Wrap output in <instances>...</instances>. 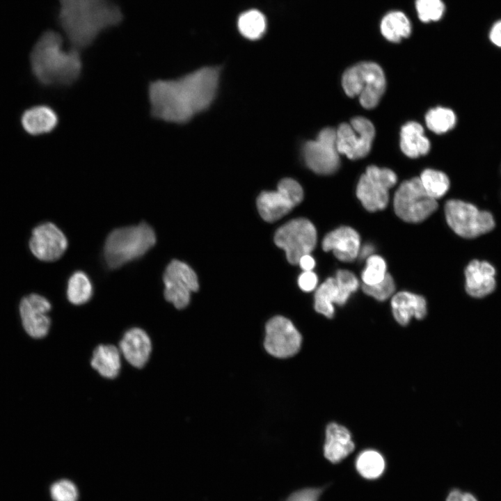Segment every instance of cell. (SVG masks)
Listing matches in <instances>:
<instances>
[{
	"instance_id": "1",
	"label": "cell",
	"mask_w": 501,
	"mask_h": 501,
	"mask_svg": "<svg viewBox=\"0 0 501 501\" xmlns=\"http://www.w3.org/2000/svg\"><path fill=\"white\" fill-rule=\"evenodd\" d=\"M221 67L205 66L175 79H159L148 88L152 116L184 124L206 111L218 88Z\"/></svg>"
},
{
	"instance_id": "2",
	"label": "cell",
	"mask_w": 501,
	"mask_h": 501,
	"mask_svg": "<svg viewBox=\"0 0 501 501\" xmlns=\"http://www.w3.org/2000/svg\"><path fill=\"white\" fill-rule=\"evenodd\" d=\"M58 23L70 47L81 50L104 31L122 22L120 8L110 0H58Z\"/></svg>"
},
{
	"instance_id": "3",
	"label": "cell",
	"mask_w": 501,
	"mask_h": 501,
	"mask_svg": "<svg viewBox=\"0 0 501 501\" xmlns=\"http://www.w3.org/2000/svg\"><path fill=\"white\" fill-rule=\"evenodd\" d=\"M30 62L35 77L47 86L74 84L82 70L79 50L65 49L62 35L53 30L40 35L31 52Z\"/></svg>"
},
{
	"instance_id": "4",
	"label": "cell",
	"mask_w": 501,
	"mask_h": 501,
	"mask_svg": "<svg viewBox=\"0 0 501 501\" xmlns=\"http://www.w3.org/2000/svg\"><path fill=\"white\" fill-rule=\"evenodd\" d=\"M155 243V232L146 223L116 228L105 241L104 261L110 269L119 268L142 257Z\"/></svg>"
},
{
	"instance_id": "5",
	"label": "cell",
	"mask_w": 501,
	"mask_h": 501,
	"mask_svg": "<svg viewBox=\"0 0 501 501\" xmlns=\"http://www.w3.org/2000/svg\"><path fill=\"white\" fill-rule=\"evenodd\" d=\"M342 85L348 96H358L362 106L370 109L378 104L385 91V78L378 64L363 62L344 72Z\"/></svg>"
},
{
	"instance_id": "6",
	"label": "cell",
	"mask_w": 501,
	"mask_h": 501,
	"mask_svg": "<svg viewBox=\"0 0 501 501\" xmlns=\"http://www.w3.org/2000/svg\"><path fill=\"white\" fill-rule=\"evenodd\" d=\"M393 207L395 214L408 223H420L438 207L436 200L425 191L420 177L403 182L397 189Z\"/></svg>"
},
{
	"instance_id": "7",
	"label": "cell",
	"mask_w": 501,
	"mask_h": 501,
	"mask_svg": "<svg viewBox=\"0 0 501 501\" xmlns=\"http://www.w3.org/2000/svg\"><path fill=\"white\" fill-rule=\"evenodd\" d=\"M447 222L453 231L464 238H474L491 231L495 221L491 213L459 200H450L445 205Z\"/></svg>"
},
{
	"instance_id": "8",
	"label": "cell",
	"mask_w": 501,
	"mask_h": 501,
	"mask_svg": "<svg viewBox=\"0 0 501 501\" xmlns=\"http://www.w3.org/2000/svg\"><path fill=\"white\" fill-rule=\"evenodd\" d=\"M276 244L286 253L288 262L299 263L300 258L310 253L317 244V231L308 219L299 218L280 227L274 237Z\"/></svg>"
},
{
	"instance_id": "9",
	"label": "cell",
	"mask_w": 501,
	"mask_h": 501,
	"mask_svg": "<svg viewBox=\"0 0 501 501\" xmlns=\"http://www.w3.org/2000/svg\"><path fill=\"white\" fill-rule=\"evenodd\" d=\"M396 182L397 175L390 169L369 166L358 181L357 197L367 211L383 210L388 203V189Z\"/></svg>"
},
{
	"instance_id": "10",
	"label": "cell",
	"mask_w": 501,
	"mask_h": 501,
	"mask_svg": "<svg viewBox=\"0 0 501 501\" xmlns=\"http://www.w3.org/2000/svg\"><path fill=\"white\" fill-rule=\"evenodd\" d=\"M301 186L292 178L280 181L276 191H263L257 198V205L262 218L275 221L289 213L303 200Z\"/></svg>"
},
{
	"instance_id": "11",
	"label": "cell",
	"mask_w": 501,
	"mask_h": 501,
	"mask_svg": "<svg viewBox=\"0 0 501 501\" xmlns=\"http://www.w3.org/2000/svg\"><path fill=\"white\" fill-rule=\"evenodd\" d=\"M302 156L306 166L315 173H334L340 166L336 129L326 127L320 131L315 140L305 142L302 147Z\"/></svg>"
},
{
	"instance_id": "12",
	"label": "cell",
	"mask_w": 501,
	"mask_h": 501,
	"mask_svg": "<svg viewBox=\"0 0 501 501\" xmlns=\"http://www.w3.org/2000/svg\"><path fill=\"white\" fill-rule=\"evenodd\" d=\"M374 135V125L368 119L355 117L336 129L337 150L350 159L363 158L369 153Z\"/></svg>"
},
{
	"instance_id": "13",
	"label": "cell",
	"mask_w": 501,
	"mask_h": 501,
	"mask_svg": "<svg viewBox=\"0 0 501 501\" xmlns=\"http://www.w3.org/2000/svg\"><path fill=\"white\" fill-rule=\"evenodd\" d=\"M164 297L177 309H183L190 301L191 292L198 289V277L195 271L186 263L172 260L166 267L164 275Z\"/></svg>"
},
{
	"instance_id": "14",
	"label": "cell",
	"mask_w": 501,
	"mask_h": 501,
	"mask_svg": "<svg viewBox=\"0 0 501 501\" xmlns=\"http://www.w3.org/2000/svg\"><path fill=\"white\" fill-rule=\"evenodd\" d=\"M302 337L293 323L283 316H276L265 326L264 347L272 356L286 358L301 349Z\"/></svg>"
},
{
	"instance_id": "15",
	"label": "cell",
	"mask_w": 501,
	"mask_h": 501,
	"mask_svg": "<svg viewBox=\"0 0 501 501\" xmlns=\"http://www.w3.org/2000/svg\"><path fill=\"white\" fill-rule=\"evenodd\" d=\"M32 254L44 262H54L59 259L67 247V239L55 224L41 223L33 228L29 243Z\"/></svg>"
},
{
	"instance_id": "16",
	"label": "cell",
	"mask_w": 501,
	"mask_h": 501,
	"mask_svg": "<svg viewBox=\"0 0 501 501\" xmlns=\"http://www.w3.org/2000/svg\"><path fill=\"white\" fill-rule=\"evenodd\" d=\"M51 308L50 302L38 294H29L22 299L19 315L28 335L33 338H42L48 334L51 326L48 313Z\"/></svg>"
},
{
	"instance_id": "17",
	"label": "cell",
	"mask_w": 501,
	"mask_h": 501,
	"mask_svg": "<svg viewBox=\"0 0 501 501\" xmlns=\"http://www.w3.org/2000/svg\"><path fill=\"white\" fill-rule=\"evenodd\" d=\"M122 357L133 367L141 369L148 363L152 342L148 333L139 327L127 330L118 343Z\"/></svg>"
},
{
	"instance_id": "18",
	"label": "cell",
	"mask_w": 501,
	"mask_h": 501,
	"mask_svg": "<svg viewBox=\"0 0 501 501\" xmlns=\"http://www.w3.org/2000/svg\"><path fill=\"white\" fill-rule=\"evenodd\" d=\"M325 251H333L344 262H351L358 257L360 248L359 234L349 226L340 227L328 233L322 241Z\"/></svg>"
},
{
	"instance_id": "19",
	"label": "cell",
	"mask_w": 501,
	"mask_h": 501,
	"mask_svg": "<svg viewBox=\"0 0 501 501\" xmlns=\"http://www.w3.org/2000/svg\"><path fill=\"white\" fill-rule=\"evenodd\" d=\"M495 270L487 262L474 260L465 271L467 293L476 298L491 294L495 287Z\"/></svg>"
},
{
	"instance_id": "20",
	"label": "cell",
	"mask_w": 501,
	"mask_h": 501,
	"mask_svg": "<svg viewBox=\"0 0 501 501\" xmlns=\"http://www.w3.org/2000/svg\"><path fill=\"white\" fill-rule=\"evenodd\" d=\"M355 448L350 431L335 422L330 423L326 429L324 446V456L331 463H337L348 456Z\"/></svg>"
},
{
	"instance_id": "21",
	"label": "cell",
	"mask_w": 501,
	"mask_h": 501,
	"mask_svg": "<svg viewBox=\"0 0 501 501\" xmlns=\"http://www.w3.org/2000/svg\"><path fill=\"white\" fill-rule=\"evenodd\" d=\"M391 308L394 318L402 326L407 325L413 317L417 319L424 318L427 312L424 298L406 291L392 296Z\"/></svg>"
},
{
	"instance_id": "22",
	"label": "cell",
	"mask_w": 501,
	"mask_h": 501,
	"mask_svg": "<svg viewBox=\"0 0 501 501\" xmlns=\"http://www.w3.org/2000/svg\"><path fill=\"white\" fill-rule=\"evenodd\" d=\"M90 364L102 377L113 379L120 372L122 355L117 346L112 344H100L92 352Z\"/></svg>"
},
{
	"instance_id": "23",
	"label": "cell",
	"mask_w": 501,
	"mask_h": 501,
	"mask_svg": "<svg viewBox=\"0 0 501 501\" xmlns=\"http://www.w3.org/2000/svg\"><path fill=\"white\" fill-rule=\"evenodd\" d=\"M24 129L31 135H40L51 132L58 124V116L49 106L40 105L26 110L21 120Z\"/></svg>"
},
{
	"instance_id": "24",
	"label": "cell",
	"mask_w": 501,
	"mask_h": 501,
	"mask_svg": "<svg viewBox=\"0 0 501 501\" xmlns=\"http://www.w3.org/2000/svg\"><path fill=\"white\" fill-rule=\"evenodd\" d=\"M400 147L407 157L417 158L427 154L430 149L429 139L424 135V129L416 122H408L401 129Z\"/></svg>"
},
{
	"instance_id": "25",
	"label": "cell",
	"mask_w": 501,
	"mask_h": 501,
	"mask_svg": "<svg viewBox=\"0 0 501 501\" xmlns=\"http://www.w3.org/2000/svg\"><path fill=\"white\" fill-rule=\"evenodd\" d=\"M237 28L240 34L250 40L262 38L267 29L266 16L257 9H250L241 13L237 19Z\"/></svg>"
},
{
	"instance_id": "26",
	"label": "cell",
	"mask_w": 501,
	"mask_h": 501,
	"mask_svg": "<svg viewBox=\"0 0 501 501\" xmlns=\"http://www.w3.org/2000/svg\"><path fill=\"white\" fill-rule=\"evenodd\" d=\"M382 35L389 41L398 42L411 33V24L404 13L392 11L385 15L381 22Z\"/></svg>"
},
{
	"instance_id": "27",
	"label": "cell",
	"mask_w": 501,
	"mask_h": 501,
	"mask_svg": "<svg viewBox=\"0 0 501 501\" xmlns=\"http://www.w3.org/2000/svg\"><path fill=\"white\" fill-rule=\"evenodd\" d=\"M339 290L335 278H327L315 294V310L328 318L334 315V304H338Z\"/></svg>"
},
{
	"instance_id": "28",
	"label": "cell",
	"mask_w": 501,
	"mask_h": 501,
	"mask_svg": "<svg viewBox=\"0 0 501 501\" xmlns=\"http://www.w3.org/2000/svg\"><path fill=\"white\" fill-rule=\"evenodd\" d=\"M93 295V285L88 276L83 271H76L67 281V298L74 305H83Z\"/></svg>"
},
{
	"instance_id": "29",
	"label": "cell",
	"mask_w": 501,
	"mask_h": 501,
	"mask_svg": "<svg viewBox=\"0 0 501 501\" xmlns=\"http://www.w3.org/2000/svg\"><path fill=\"white\" fill-rule=\"evenodd\" d=\"M385 467L383 456L374 450L362 452L356 461L357 471L362 477L368 479L379 478L383 473Z\"/></svg>"
},
{
	"instance_id": "30",
	"label": "cell",
	"mask_w": 501,
	"mask_h": 501,
	"mask_svg": "<svg viewBox=\"0 0 501 501\" xmlns=\"http://www.w3.org/2000/svg\"><path fill=\"white\" fill-rule=\"evenodd\" d=\"M420 180L427 193L435 200L443 196L450 187L448 177L439 170L426 169Z\"/></svg>"
},
{
	"instance_id": "31",
	"label": "cell",
	"mask_w": 501,
	"mask_h": 501,
	"mask_svg": "<svg viewBox=\"0 0 501 501\" xmlns=\"http://www.w3.org/2000/svg\"><path fill=\"white\" fill-rule=\"evenodd\" d=\"M425 121L427 127L436 134H443L452 129L456 124L454 113L450 109L436 107L429 110Z\"/></svg>"
},
{
	"instance_id": "32",
	"label": "cell",
	"mask_w": 501,
	"mask_h": 501,
	"mask_svg": "<svg viewBox=\"0 0 501 501\" xmlns=\"http://www.w3.org/2000/svg\"><path fill=\"white\" fill-rule=\"evenodd\" d=\"M386 269L385 261L382 257L372 255L366 260L365 267L362 271L363 284L372 285L380 283L387 273Z\"/></svg>"
},
{
	"instance_id": "33",
	"label": "cell",
	"mask_w": 501,
	"mask_h": 501,
	"mask_svg": "<svg viewBox=\"0 0 501 501\" xmlns=\"http://www.w3.org/2000/svg\"><path fill=\"white\" fill-rule=\"evenodd\" d=\"M335 279L339 290L337 305H343L348 301L351 294L358 289L359 282L352 272L343 269L336 272Z\"/></svg>"
},
{
	"instance_id": "34",
	"label": "cell",
	"mask_w": 501,
	"mask_h": 501,
	"mask_svg": "<svg viewBox=\"0 0 501 501\" xmlns=\"http://www.w3.org/2000/svg\"><path fill=\"white\" fill-rule=\"evenodd\" d=\"M415 8L419 19L423 22L438 21L445 12L441 0H416Z\"/></svg>"
},
{
	"instance_id": "35",
	"label": "cell",
	"mask_w": 501,
	"mask_h": 501,
	"mask_svg": "<svg viewBox=\"0 0 501 501\" xmlns=\"http://www.w3.org/2000/svg\"><path fill=\"white\" fill-rule=\"evenodd\" d=\"M363 290L367 295L375 299L383 301L389 299L395 290V284L392 276L387 273L385 278L379 283L372 285H363Z\"/></svg>"
},
{
	"instance_id": "36",
	"label": "cell",
	"mask_w": 501,
	"mask_h": 501,
	"mask_svg": "<svg viewBox=\"0 0 501 501\" xmlns=\"http://www.w3.org/2000/svg\"><path fill=\"white\" fill-rule=\"evenodd\" d=\"M50 493L54 501H77L78 498L77 487L67 479L55 482L51 486Z\"/></svg>"
},
{
	"instance_id": "37",
	"label": "cell",
	"mask_w": 501,
	"mask_h": 501,
	"mask_svg": "<svg viewBox=\"0 0 501 501\" xmlns=\"http://www.w3.org/2000/svg\"><path fill=\"white\" fill-rule=\"evenodd\" d=\"M322 488H308L291 494L286 501H318L323 491Z\"/></svg>"
},
{
	"instance_id": "38",
	"label": "cell",
	"mask_w": 501,
	"mask_h": 501,
	"mask_svg": "<svg viewBox=\"0 0 501 501\" xmlns=\"http://www.w3.org/2000/svg\"><path fill=\"white\" fill-rule=\"evenodd\" d=\"M317 276L312 271H303L298 279V284L300 288L307 292L314 290L317 287Z\"/></svg>"
},
{
	"instance_id": "39",
	"label": "cell",
	"mask_w": 501,
	"mask_h": 501,
	"mask_svg": "<svg viewBox=\"0 0 501 501\" xmlns=\"http://www.w3.org/2000/svg\"><path fill=\"white\" fill-rule=\"evenodd\" d=\"M446 501H477V499L470 493L462 492L458 489L452 491Z\"/></svg>"
},
{
	"instance_id": "40",
	"label": "cell",
	"mask_w": 501,
	"mask_h": 501,
	"mask_svg": "<svg viewBox=\"0 0 501 501\" xmlns=\"http://www.w3.org/2000/svg\"><path fill=\"white\" fill-rule=\"evenodd\" d=\"M491 41L496 46L501 47V20L496 22L490 31Z\"/></svg>"
},
{
	"instance_id": "41",
	"label": "cell",
	"mask_w": 501,
	"mask_h": 501,
	"mask_svg": "<svg viewBox=\"0 0 501 501\" xmlns=\"http://www.w3.org/2000/svg\"><path fill=\"white\" fill-rule=\"evenodd\" d=\"M303 271H312L315 266V261L310 254L303 255L298 263Z\"/></svg>"
},
{
	"instance_id": "42",
	"label": "cell",
	"mask_w": 501,
	"mask_h": 501,
	"mask_svg": "<svg viewBox=\"0 0 501 501\" xmlns=\"http://www.w3.org/2000/svg\"><path fill=\"white\" fill-rule=\"evenodd\" d=\"M374 250V248L372 244H365L362 247L360 246L358 257H360V259L367 260L369 256L373 255Z\"/></svg>"
}]
</instances>
